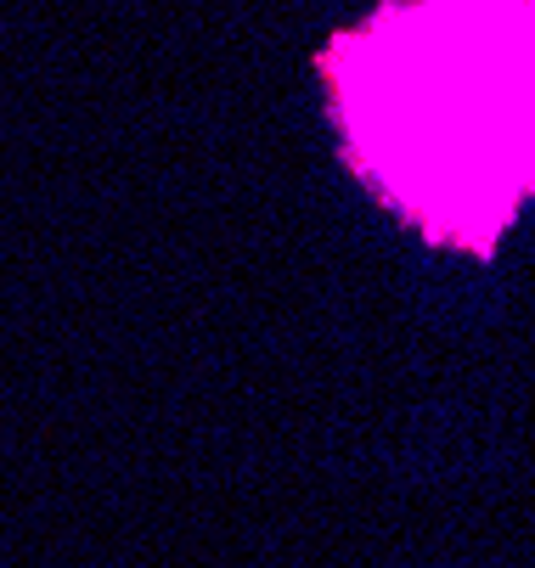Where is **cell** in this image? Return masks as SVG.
Listing matches in <instances>:
<instances>
[{"mask_svg":"<svg viewBox=\"0 0 535 568\" xmlns=\"http://www.w3.org/2000/svg\"><path fill=\"white\" fill-rule=\"evenodd\" d=\"M316 79L344 170L428 248L491 260L535 197V0H377Z\"/></svg>","mask_w":535,"mask_h":568,"instance_id":"obj_1","label":"cell"}]
</instances>
